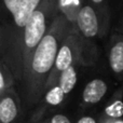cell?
<instances>
[{
    "instance_id": "3",
    "label": "cell",
    "mask_w": 123,
    "mask_h": 123,
    "mask_svg": "<svg viewBox=\"0 0 123 123\" xmlns=\"http://www.w3.org/2000/svg\"><path fill=\"white\" fill-rule=\"evenodd\" d=\"M79 40L81 43V52L84 66H93L97 61V44L96 40L106 37L102 22L96 10L89 0H84L80 9L74 25Z\"/></svg>"
},
{
    "instance_id": "12",
    "label": "cell",
    "mask_w": 123,
    "mask_h": 123,
    "mask_svg": "<svg viewBox=\"0 0 123 123\" xmlns=\"http://www.w3.org/2000/svg\"><path fill=\"white\" fill-rule=\"evenodd\" d=\"M12 89H16V81L10 68L0 60V95Z\"/></svg>"
},
{
    "instance_id": "11",
    "label": "cell",
    "mask_w": 123,
    "mask_h": 123,
    "mask_svg": "<svg viewBox=\"0 0 123 123\" xmlns=\"http://www.w3.org/2000/svg\"><path fill=\"white\" fill-rule=\"evenodd\" d=\"M89 1L96 10L100 22H102L103 28L106 35H108L111 24V8L109 0H89Z\"/></svg>"
},
{
    "instance_id": "10",
    "label": "cell",
    "mask_w": 123,
    "mask_h": 123,
    "mask_svg": "<svg viewBox=\"0 0 123 123\" xmlns=\"http://www.w3.org/2000/svg\"><path fill=\"white\" fill-rule=\"evenodd\" d=\"M84 0H58V13L74 27Z\"/></svg>"
},
{
    "instance_id": "5",
    "label": "cell",
    "mask_w": 123,
    "mask_h": 123,
    "mask_svg": "<svg viewBox=\"0 0 123 123\" xmlns=\"http://www.w3.org/2000/svg\"><path fill=\"white\" fill-rule=\"evenodd\" d=\"M74 65L84 66L82 52H81V43L74 27L72 28L71 32L67 36V38L64 40V42L62 43V45L58 49L53 68H52L48 81L45 83L44 92L57 82L62 74L65 70H67L68 68Z\"/></svg>"
},
{
    "instance_id": "1",
    "label": "cell",
    "mask_w": 123,
    "mask_h": 123,
    "mask_svg": "<svg viewBox=\"0 0 123 123\" xmlns=\"http://www.w3.org/2000/svg\"><path fill=\"white\" fill-rule=\"evenodd\" d=\"M72 28L74 26L58 14L49 31L32 52L17 92L23 110L35 108L42 97L58 49Z\"/></svg>"
},
{
    "instance_id": "18",
    "label": "cell",
    "mask_w": 123,
    "mask_h": 123,
    "mask_svg": "<svg viewBox=\"0 0 123 123\" xmlns=\"http://www.w3.org/2000/svg\"><path fill=\"white\" fill-rule=\"evenodd\" d=\"M0 45H1V28H0Z\"/></svg>"
},
{
    "instance_id": "16",
    "label": "cell",
    "mask_w": 123,
    "mask_h": 123,
    "mask_svg": "<svg viewBox=\"0 0 123 123\" xmlns=\"http://www.w3.org/2000/svg\"><path fill=\"white\" fill-rule=\"evenodd\" d=\"M115 30H117L118 32L123 35V11L121 12V15H120L119 19H118V23H117V25H116Z\"/></svg>"
},
{
    "instance_id": "17",
    "label": "cell",
    "mask_w": 123,
    "mask_h": 123,
    "mask_svg": "<svg viewBox=\"0 0 123 123\" xmlns=\"http://www.w3.org/2000/svg\"><path fill=\"white\" fill-rule=\"evenodd\" d=\"M39 123H49V121H48V119H47V118H45L44 120H42V121H40Z\"/></svg>"
},
{
    "instance_id": "6",
    "label": "cell",
    "mask_w": 123,
    "mask_h": 123,
    "mask_svg": "<svg viewBox=\"0 0 123 123\" xmlns=\"http://www.w3.org/2000/svg\"><path fill=\"white\" fill-rule=\"evenodd\" d=\"M107 62L111 74L123 83V35L113 29L106 45Z\"/></svg>"
},
{
    "instance_id": "14",
    "label": "cell",
    "mask_w": 123,
    "mask_h": 123,
    "mask_svg": "<svg viewBox=\"0 0 123 123\" xmlns=\"http://www.w3.org/2000/svg\"><path fill=\"white\" fill-rule=\"evenodd\" d=\"M74 123H98V118L91 115H83Z\"/></svg>"
},
{
    "instance_id": "7",
    "label": "cell",
    "mask_w": 123,
    "mask_h": 123,
    "mask_svg": "<svg viewBox=\"0 0 123 123\" xmlns=\"http://www.w3.org/2000/svg\"><path fill=\"white\" fill-rule=\"evenodd\" d=\"M23 107L16 89L0 95V123H22Z\"/></svg>"
},
{
    "instance_id": "13",
    "label": "cell",
    "mask_w": 123,
    "mask_h": 123,
    "mask_svg": "<svg viewBox=\"0 0 123 123\" xmlns=\"http://www.w3.org/2000/svg\"><path fill=\"white\" fill-rule=\"evenodd\" d=\"M49 123H74L69 117L62 112H54L47 118Z\"/></svg>"
},
{
    "instance_id": "8",
    "label": "cell",
    "mask_w": 123,
    "mask_h": 123,
    "mask_svg": "<svg viewBox=\"0 0 123 123\" xmlns=\"http://www.w3.org/2000/svg\"><path fill=\"white\" fill-rule=\"evenodd\" d=\"M108 82L106 79L96 77L90 80L84 85L81 93L80 107L83 110L90 109L94 106H97L105 98L108 92Z\"/></svg>"
},
{
    "instance_id": "4",
    "label": "cell",
    "mask_w": 123,
    "mask_h": 123,
    "mask_svg": "<svg viewBox=\"0 0 123 123\" xmlns=\"http://www.w3.org/2000/svg\"><path fill=\"white\" fill-rule=\"evenodd\" d=\"M79 67L74 65L62 74L57 82L43 93L29 119L24 123H39L64 106L77 84Z\"/></svg>"
},
{
    "instance_id": "9",
    "label": "cell",
    "mask_w": 123,
    "mask_h": 123,
    "mask_svg": "<svg viewBox=\"0 0 123 123\" xmlns=\"http://www.w3.org/2000/svg\"><path fill=\"white\" fill-rule=\"evenodd\" d=\"M100 116L111 119H120L123 117V83L106 103Z\"/></svg>"
},
{
    "instance_id": "15",
    "label": "cell",
    "mask_w": 123,
    "mask_h": 123,
    "mask_svg": "<svg viewBox=\"0 0 123 123\" xmlns=\"http://www.w3.org/2000/svg\"><path fill=\"white\" fill-rule=\"evenodd\" d=\"M98 123H123V119H111V118H107V117H103L99 116L98 118Z\"/></svg>"
},
{
    "instance_id": "2",
    "label": "cell",
    "mask_w": 123,
    "mask_h": 123,
    "mask_svg": "<svg viewBox=\"0 0 123 123\" xmlns=\"http://www.w3.org/2000/svg\"><path fill=\"white\" fill-rule=\"evenodd\" d=\"M57 3L58 0H43L35 10L24 28L21 39L17 43L14 62L11 68L16 81V86L22 82L26 66L32 52L49 31L56 16L60 14Z\"/></svg>"
}]
</instances>
